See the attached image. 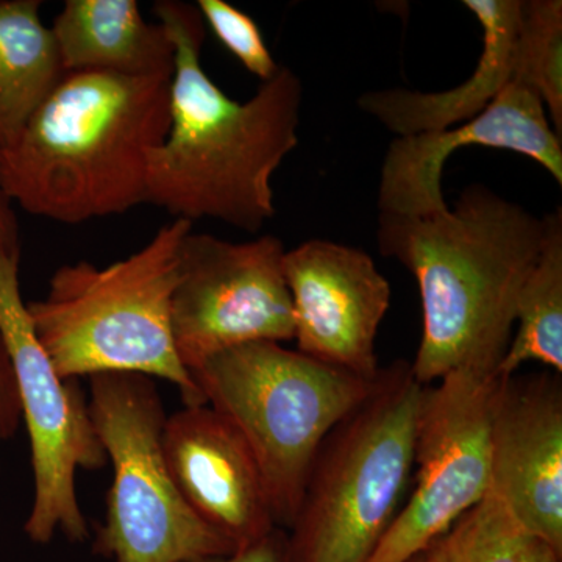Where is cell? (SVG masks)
I'll list each match as a JSON object with an SVG mask.
<instances>
[{
  "label": "cell",
  "mask_w": 562,
  "mask_h": 562,
  "mask_svg": "<svg viewBox=\"0 0 562 562\" xmlns=\"http://www.w3.org/2000/svg\"><path fill=\"white\" fill-rule=\"evenodd\" d=\"M90 382L91 419L113 469L94 552L114 562H191L235 552L173 483L161 443L168 416L155 380L102 373Z\"/></svg>",
  "instance_id": "52a82bcc"
},
{
  "label": "cell",
  "mask_w": 562,
  "mask_h": 562,
  "mask_svg": "<svg viewBox=\"0 0 562 562\" xmlns=\"http://www.w3.org/2000/svg\"><path fill=\"white\" fill-rule=\"evenodd\" d=\"M195 7L201 11L205 25L224 44L225 49L258 77L261 83L277 76L281 66L273 60L254 18L225 0H199Z\"/></svg>",
  "instance_id": "44dd1931"
},
{
  "label": "cell",
  "mask_w": 562,
  "mask_h": 562,
  "mask_svg": "<svg viewBox=\"0 0 562 562\" xmlns=\"http://www.w3.org/2000/svg\"><path fill=\"white\" fill-rule=\"evenodd\" d=\"M284 549H286V535L281 528H277L260 541L235 550L225 557L202 558L191 562H286Z\"/></svg>",
  "instance_id": "603a6c76"
},
{
  "label": "cell",
  "mask_w": 562,
  "mask_h": 562,
  "mask_svg": "<svg viewBox=\"0 0 562 562\" xmlns=\"http://www.w3.org/2000/svg\"><path fill=\"white\" fill-rule=\"evenodd\" d=\"M425 562H561L502 498L486 495L424 552Z\"/></svg>",
  "instance_id": "d6986e66"
},
{
  "label": "cell",
  "mask_w": 562,
  "mask_h": 562,
  "mask_svg": "<svg viewBox=\"0 0 562 562\" xmlns=\"http://www.w3.org/2000/svg\"><path fill=\"white\" fill-rule=\"evenodd\" d=\"M541 254L517 297L512 336L497 375L519 373L527 362H539L562 373V209L546 214Z\"/></svg>",
  "instance_id": "ac0fdd59"
},
{
  "label": "cell",
  "mask_w": 562,
  "mask_h": 562,
  "mask_svg": "<svg viewBox=\"0 0 562 562\" xmlns=\"http://www.w3.org/2000/svg\"><path fill=\"white\" fill-rule=\"evenodd\" d=\"M191 375L203 403L249 443L281 530L297 513L322 442L371 395L379 379L342 371L280 342L222 351Z\"/></svg>",
  "instance_id": "8992f818"
},
{
  "label": "cell",
  "mask_w": 562,
  "mask_h": 562,
  "mask_svg": "<svg viewBox=\"0 0 562 562\" xmlns=\"http://www.w3.org/2000/svg\"><path fill=\"white\" fill-rule=\"evenodd\" d=\"M462 5L472 11L483 33L482 55L468 80L441 92H364L358 109L397 136L446 131L483 113L513 83L520 0H464Z\"/></svg>",
  "instance_id": "9a60e30c"
},
{
  "label": "cell",
  "mask_w": 562,
  "mask_h": 562,
  "mask_svg": "<svg viewBox=\"0 0 562 562\" xmlns=\"http://www.w3.org/2000/svg\"><path fill=\"white\" fill-rule=\"evenodd\" d=\"M490 492L562 554L560 373L501 379L491 422Z\"/></svg>",
  "instance_id": "4fadbf2b"
},
{
  "label": "cell",
  "mask_w": 562,
  "mask_h": 562,
  "mask_svg": "<svg viewBox=\"0 0 562 562\" xmlns=\"http://www.w3.org/2000/svg\"><path fill=\"white\" fill-rule=\"evenodd\" d=\"M41 0H0V150L66 76Z\"/></svg>",
  "instance_id": "e0dca14e"
},
{
  "label": "cell",
  "mask_w": 562,
  "mask_h": 562,
  "mask_svg": "<svg viewBox=\"0 0 562 562\" xmlns=\"http://www.w3.org/2000/svg\"><path fill=\"white\" fill-rule=\"evenodd\" d=\"M284 254V244L272 235L244 243L192 231L184 236L172 333L190 373L235 347L294 339Z\"/></svg>",
  "instance_id": "30bf717a"
},
{
  "label": "cell",
  "mask_w": 562,
  "mask_h": 562,
  "mask_svg": "<svg viewBox=\"0 0 562 562\" xmlns=\"http://www.w3.org/2000/svg\"><path fill=\"white\" fill-rule=\"evenodd\" d=\"M424 387L412 362L395 361L333 428L284 532L286 562L371 561L412 483Z\"/></svg>",
  "instance_id": "5b68a950"
},
{
  "label": "cell",
  "mask_w": 562,
  "mask_h": 562,
  "mask_svg": "<svg viewBox=\"0 0 562 562\" xmlns=\"http://www.w3.org/2000/svg\"><path fill=\"white\" fill-rule=\"evenodd\" d=\"M543 236L546 217L479 183L432 216L380 214V254L405 266L419 286L424 327L412 369L422 386L454 369L497 371Z\"/></svg>",
  "instance_id": "7a4b0ae2"
},
{
  "label": "cell",
  "mask_w": 562,
  "mask_h": 562,
  "mask_svg": "<svg viewBox=\"0 0 562 562\" xmlns=\"http://www.w3.org/2000/svg\"><path fill=\"white\" fill-rule=\"evenodd\" d=\"M501 376L460 368L424 387L414 486L369 562H408L424 553L490 492L491 422Z\"/></svg>",
  "instance_id": "9c48e42d"
},
{
  "label": "cell",
  "mask_w": 562,
  "mask_h": 562,
  "mask_svg": "<svg viewBox=\"0 0 562 562\" xmlns=\"http://www.w3.org/2000/svg\"><path fill=\"white\" fill-rule=\"evenodd\" d=\"M294 339L306 357L375 379V339L391 306V284L366 251L310 239L283 257Z\"/></svg>",
  "instance_id": "8fae6325"
},
{
  "label": "cell",
  "mask_w": 562,
  "mask_h": 562,
  "mask_svg": "<svg viewBox=\"0 0 562 562\" xmlns=\"http://www.w3.org/2000/svg\"><path fill=\"white\" fill-rule=\"evenodd\" d=\"M471 146L516 151L539 162L562 184V139L547 120L541 99L513 81L471 121L392 140L380 171V214L425 217L449 209L442 192L443 165L453 151Z\"/></svg>",
  "instance_id": "7c38bea8"
},
{
  "label": "cell",
  "mask_w": 562,
  "mask_h": 562,
  "mask_svg": "<svg viewBox=\"0 0 562 562\" xmlns=\"http://www.w3.org/2000/svg\"><path fill=\"white\" fill-rule=\"evenodd\" d=\"M191 231L192 222L173 220L120 261H77L52 273L27 312L63 379L139 373L173 384L184 406L205 405L172 333L181 243Z\"/></svg>",
  "instance_id": "277c9868"
},
{
  "label": "cell",
  "mask_w": 562,
  "mask_h": 562,
  "mask_svg": "<svg viewBox=\"0 0 562 562\" xmlns=\"http://www.w3.org/2000/svg\"><path fill=\"white\" fill-rule=\"evenodd\" d=\"M0 244L9 247H21L20 224H18L13 203L3 191L2 181H0Z\"/></svg>",
  "instance_id": "cb8c5ba5"
},
{
  "label": "cell",
  "mask_w": 562,
  "mask_h": 562,
  "mask_svg": "<svg viewBox=\"0 0 562 562\" xmlns=\"http://www.w3.org/2000/svg\"><path fill=\"white\" fill-rule=\"evenodd\" d=\"M513 81L541 99L562 138L561 0H520Z\"/></svg>",
  "instance_id": "ffe728a7"
},
{
  "label": "cell",
  "mask_w": 562,
  "mask_h": 562,
  "mask_svg": "<svg viewBox=\"0 0 562 562\" xmlns=\"http://www.w3.org/2000/svg\"><path fill=\"white\" fill-rule=\"evenodd\" d=\"M50 29L66 74L172 76V41L136 0H66Z\"/></svg>",
  "instance_id": "2e32d148"
},
{
  "label": "cell",
  "mask_w": 562,
  "mask_h": 562,
  "mask_svg": "<svg viewBox=\"0 0 562 562\" xmlns=\"http://www.w3.org/2000/svg\"><path fill=\"white\" fill-rule=\"evenodd\" d=\"M172 76L70 72L0 150V181L25 213L77 225L146 203L151 151L171 125Z\"/></svg>",
  "instance_id": "3957f363"
},
{
  "label": "cell",
  "mask_w": 562,
  "mask_h": 562,
  "mask_svg": "<svg viewBox=\"0 0 562 562\" xmlns=\"http://www.w3.org/2000/svg\"><path fill=\"white\" fill-rule=\"evenodd\" d=\"M161 443L183 501L235 550L279 528L249 443L216 409L183 406L166 417Z\"/></svg>",
  "instance_id": "5bb4252c"
},
{
  "label": "cell",
  "mask_w": 562,
  "mask_h": 562,
  "mask_svg": "<svg viewBox=\"0 0 562 562\" xmlns=\"http://www.w3.org/2000/svg\"><path fill=\"white\" fill-rule=\"evenodd\" d=\"M22 413L16 380L5 344L0 336V442L10 441L20 431Z\"/></svg>",
  "instance_id": "7402d4cb"
},
{
  "label": "cell",
  "mask_w": 562,
  "mask_h": 562,
  "mask_svg": "<svg viewBox=\"0 0 562 562\" xmlns=\"http://www.w3.org/2000/svg\"><path fill=\"white\" fill-rule=\"evenodd\" d=\"M408 562H425L424 560V553H420V554H417L416 558H413L412 561H408Z\"/></svg>",
  "instance_id": "d4e9b609"
},
{
  "label": "cell",
  "mask_w": 562,
  "mask_h": 562,
  "mask_svg": "<svg viewBox=\"0 0 562 562\" xmlns=\"http://www.w3.org/2000/svg\"><path fill=\"white\" fill-rule=\"evenodd\" d=\"M21 247L0 244V336L31 438L33 502L24 524L32 542L46 546L58 532L87 541V517L77 495V472L109 464L90 406L77 380H65L41 346L21 292Z\"/></svg>",
  "instance_id": "ba28073f"
},
{
  "label": "cell",
  "mask_w": 562,
  "mask_h": 562,
  "mask_svg": "<svg viewBox=\"0 0 562 562\" xmlns=\"http://www.w3.org/2000/svg\"><path fill=\"white\" fill-rule=\"evenodd\" d=\"M173 44L168 136L150 154L146 203L176 220L224 222L257 233L276 216L273 173L299 146L303 85L281 66L246 102L233 101L202 65L206 25L195 3L158 0Z\"/></svg>",
  "instance_id": "6da1fadb"
}]
</instances>
